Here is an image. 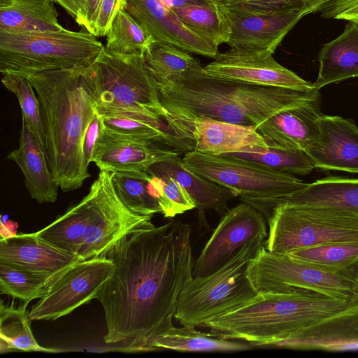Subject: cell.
Listing matches in <instances>:
<instances>
[{
  "label": "cell",
  "instance_id": "cell-6",
  "mask_svg": "<svg viewBox=\"0 0 358 358\" xmlns=\"http://www.w3.org/2000/svg\"><path fill=\"white\" fill-rule=\"evenodd\" d=\"M103 47L84 28L79 31L0 30V72L27 77L52 69L88 66Z\"/></svg>",
  "mask_w": 358,
  "mask_h": 358
},
{
  "label": "cell",
  "instance_id": "cell-21",
  "mask_svg": "<svg viewBox=\"0 0 358 358\" xmlns=\"http://www.w3.org/2000/svg\"><path fill=\"white\" fill-rule=\"evenodd\" d=\"M80 257L50 244L36 233L18 234L0 241V262L33 272L62 275Z\"/></svg>",
  "mask_w": 358,
  "mask_h": 358
},
{
  "label": "cell",
  "instance_id": "cell-40",
  "mask_svg": "<svg viewBox=\"0 0 358 358\" xmlns=\"http://www.w3.org/2000/svg\"><path fill=\"white\" fill-rule=\"evenodd\" d=\"M125 0H101L94 17L92 34L95 36L106 35L118 12L124 8Z\"/></svg>",
  "mask_w": 358,
  "mask_h": 358
},
{
  "label": "cell",
  "instance_id": "cell-35",
  "mask_svg": "<svg viewBox=\"0 0 358 358\" xmlns=\"http://www.w3.org/2000/svg\"><path fill=\"white\" fill-rule=\"evenodd\" d=\"M62 275L41 274L0 262V292L29 303L43 297Z\"/></svg>",
  "mask_w": 358,
  "mask_h": 358
},
{
  "label": "cell",
  "instance_id": "cell-26",
  "mask_svg": "<svg viewBox=\"0 0 358 358\" xmlns=\"http://www.w3.org/2000/svg\"><path fill=\"white\" fill-rule=\"evenodd\" d=\"M348 22L343 33L320 50L319 72L313 83L317 89L358 76V22Z\"/></svg>",
  "mask_w": 358,
  "mask_h": 358
},
{
  "label": "cell",
  "instance_id": "cell-16",
  "mask_svg": "<svg viewBox=\"0 0 358 358\" xmlns=\"http://www.w3.org/2000/svg\"><path fill=\"white\" fill-rule=\"evenodd\" d=\"M124 9L155 41L213 59L220 53L217 45L189 29L159 0H125Z\"/></svg>",
  "mask_w": 358,
  "mask_h": 358
},
{
  "label": "cell",
  "instance_id": "cell-23",
  "mask_svg": "<svg viewBox=\"0 0 358 358\" xmlns=\"http://www.w3.org/2000/svg\"><path fill=\"white\" fill-rule=\"evenodd\" d=\"M180 154L150 165L145 171L152 176H171L190 194L199 211V224L208 227L205 211L215 210L221 215L229 210V200L238 197L236 192L203 178L186 169Z\"/></svg>",
  "mask_w": 358,
  "mask_h": 358
},
{
  "label": "cell",
  "instance_id": "cell-27",
  "mask_svg": "<svg viewBox=\"0 0 358 358\" xmlns=\"http://www.w3.org/2000/svg\"><path fill=\"white\" fill-rule=\"evenodd\" d=\"M64 27L52 0H0V30L57 31Z\"/></svg>",
  "mask_w": 358,
  "mask_h": 358
},
{
  "label": "cell",
  "instance_id": "cell-29",
  "mask_svg": "<svg viewBox=\"0 0 358 358\" xmlns=\"http://www.w3.org/2000/svg\"><path fill=\"white\" fill-rule=\"evenodd\" d=\"M152 351L170 349L189 352H234L250 349L249 345L197 331L194 327L174 326L158 336L152 343Z\"/></svg>",
  "mask_w": 358,
  "mask_h": 358
},
{
  "label": "cell",
  "instance_id": "cell-4",
  "mask_svg": "<svg viewBox=\"0 0 358 358\" xmlns=\"http://www.w3.org/2000/svg\"><path fill=\"white\" fill-rule=\"evenodd\" d=\"M350 301L315 292L257 293L242 306L217 316L201 327L216 336L269 346L350 306Z\"/></svg>",
  "mask_w": 358,
  "mask_h": 358
},
{
  "label": "cell",
  "instance_id": "cell-31",
  "mask_svg": "<svg viewBox=\"0 0 358 358\" xmlns=\"http://www.w3.org/2000/svg\"><path fill=\"white\" fill-rule=\"evenodd\" d=\"M112 180L120 200L133 213L142 215L162 213L152 176L146 171L112 172Z\"/></svg>",
  "mask_w": 358,
  "mask_h": 358
},
{
  "label": "cell",
  "instance_id": "cell-11",
  "mask_svg": "<svg viewBox=\"0 0 358 358\" xmlns=\"http://www.w3.org/2000/svg\"><path fill=\"white\" fill-rule=\"evenodd\" d=\"M182 160L190 171L234 190L238 196H283L300 190L306 185L292 174L196 150L185 153Z\"/></svg>",
  "mask_w": 358,
  "mask_h": 358
},
{
  "label": "cell",
  "instance_id": "cell-20",
  "mask_svg": "<svg viewBox=\"0 0 358 358\" xmlns=\"http://www.w3.org/2000/svg\"><path fill=\"white\" fill-rule=\"evenodd\" d=\"M320 99L272 115L256 129L269 146L306 151L320 136Z\"/></svg>",
  "mask_w": 358,
  "mask_h": 358
},
{
  "label": "cell",
  "instance_id": "cell-14",
  "mask_svg": "<svg viewBox=\"0 0 358 358\" xmlns=\"http://www.w3.org/2000/svg\"><path fill=\"white\" fill-rule=\"evenodd\" d=\"M266 50L230 48L219 53L203 67L213 78L269 87L308 90L315 88L291 70L280 64Z\"/></svg>",
  "mask_w": 358,
  "mask_h": 358
},
{
  "label": "cell",
  "instance_id": "cell-18",
  "mask_svg": "<svg viewBox=\"0 0 358 358\" xmlns=\"http://www.w3.org/2000/svg\"><path fill=\"white\" fill-rule=\"evenodd\" d=\"M318 140L306 152L315 167L358 173V127L350 120L322 114Z\"/></svg>",
  "mask_w": 358,
  "mask_h": 358
},
{
  "label": "cell",
  "instance_id": "cell-39",
  "mask_svg": "<svg viewBox=\"0 0 358 358\" xmlns=\"http://www.w3.org/2000/svg\"><path fill=\"white\" fill-rule=\"evenodd\" d=\"M156 177V176H155ZM163 189L158 202L165 217H173L196 208L194 199L187 191L173 177L162 176Z\"/></svg>",
  "mask_w": 358,
  "mask_h": 358
},
{
  "label": "cell",
  "instance_id": "cell-42",
  "mask_svg": "<svg viewBox=\"0 0 358 358\" xmlns=\"http://www.w3.org/2000/svg\"><path fill=\"white\" fill-rule=\"evenodd\" d=\"M255 2L278 6L303 7L305 15L320 11L334 0H252Z\"/></svg>",
  "mask_w": 358,
  "mask_h": 358
},
{
  "label": "cell",
  "instance_id": "cell-12",
  "mask_svg": "<svg viewBox=\"0 0 358 358\" xmlns=\"http://www.w3.org/2000/svg\"><path fill=\"white\" fill-rule=\"evenodd\" d=\"M114 269L106 256L78 262L51 286L48 292L31 306V320H54L69 315L96 299Z\"/></svg>",
  "mask_w": 358,
  "mask_h": 358
},
{
  "label": "cell",
  "instance_id": "cell-30",
  "mask_svg": "<svg viewBox=\"0 0 358 358\" xmlns=\"http://www.w3.org/2000/svg\"><path fill=\"white\" fill-rule=\"evenodd\" d=\"M287 255L296 260L353 280L358 267V241L322 244L301 248Z\"/></svg>",
  "mask_w": 358,
  "mask_h": 358
},
{
  "label": "cell",
  "instance_id": "cell-50",
  "mask_svg": "<svg viewBox=\"0 0 358 358\" xmlns=\"http://www.w3.org/2000/svg\"><path fill=\"white\" fill-rule=\"evenodd\" d=\"M353 21L358 22V20H353Z\"/></svg>",
  "mask_w": 358,
  "mask_h": 358
},
{
  "label": "cell",
  "instance_id": "cell-25",
  "mask_svg": "<svg viewBox=\"0 0 358 358\" xmlns=\"http://www.w3.org/2000/svg\"><path fill=\"white\" fill-rule=\"evenodd\" d=\"M7 158L22 171L27 189L38 203H54L57 199L58 185L49 169L45 153L32 133L22 122L19 147Z\"/></svg>",
  "mask_w": 358,
  "mask_h": 358
},
{
  "label": "cell",
  "instance_id": "cell-37",
  "mask_svg": "<svg viewBox=\"0 0 358 358\" xmlns=\"http://www.w3.org/2000/svg\"><path fill=\"white\" fill-rule=\"evenodd\" d=\"M106 36L105 48L118 54L144 53L155 41L124 8L118 10Z\"/></svg>",
  "mask_w": 358,
  "mask_h": 358
},
{
  "label": "cell",
  "instance_id": "cell-22",
  "mask_svg": "<svg viewBox=\"0 0 358 358\" xmlns=\"http://www.w3.org/2000/svg\"><path fill=\"white\" fill-rule=\"evenodd\" d=\"M159 144L119 138L106 131L101 125L92 162L100 171L111 173L145 171L153 163L180 154Z\"/></svg>",
  "mask_w": 358,
  "mask_h": 358
},
{
  "label": "cell",
  "instance_id": "cell-51",
  "mask_svg": "<svg viewBox=\"0 0 358 358\" xmlns=\"http://www.w3.org/2000/svg\"><path fill=\"white\" fill-rule=\"evenodd\" d=\"M228 1V0H227Z\"/></svg>",
  "mask_w": 358,
  "mask_h": 358
},
{
  "label": "cell",
  "instance_id": "cell-49",
  "mask_svg": "<svg viewBox=\"0 0 358 358\" xmlns=\"http://www.w3.org/2000/svg\"><path fill=\"white\" fill-rule=\"evenodd\" d=\"M210 1L217 4H222V3H224V2H226L227 0H210Z\"/></svg>",
  "mask_w": 358,
  "mask_h": 358
},
{
  "label": "cell",
  "instance_id": "cell-3",
  "mask_svg": "<svg viewBox=\"0 0 358 358\" xmlns=\"http://www.w3.org/2000/svg\"><path fill=\"white\" fill-rule=\"evenodd\" d=\"M88 66L52 69L27 76L41 105L48 164L64 192L80 188L90 176L83 145L96 112Z\"/></svg>",
  "mask_w": 358,
  "mask_h": 358
},
{
  "label": "cell",
  "instance_id": "cell-47",
  "mask_svg": "<svg viewBox=\"0 0 358 358\" xmlns=\"http://www.w3.org/2000/svg\"><path fill=\"white\" fill-rule=\"evenodd\" d=\"M54 3L61 6L74 20L76 17L77 12L76 4L78 0H52Z\"/></svg>",
  "mask_w": 358,
  "mask_h": 358
},
{
  "label": "cell",
  "instance_id": "cell-9",
  "mask_svg": "<svg viewBox=\"0 0 358 358\" xmlns=\"http://www.w3.org/2000/svg\"><path fill=\"white\" fill-rule=\"evenodd\" d=\"M248 277L257 293L315 292L351 302L353 280L296 260L287 254L269 252L264 245L250 261Z\"/></svg>",
  "mask_w": 358,
  "mask_h": 358
},
{
  "label": "cell",
  "instance_id": "cell-46",
  "mask_svg": "<svg viewBox=\"0 0 358 358\" xmlns=\"http://www.w3.org/2000/svg\"><path fill=\"white\" fill-rule=\"evenodd\" d=\"M334 18L348 21L358 20V3L338 13Z\"/></svg>",
  "mask_w": 358,
  "mask_h": 358
},
{
  "label": "cell",
  "instance_id": "cell-24",
  "mask_svg": "<svg viewBox=\"0 0 358 358\" xmlns=\"http://www.w3.org/2000/svg\"><path fill=\"white\" fill-rule=\"evenodd\" d=\"M190 130L196 151L209 155L248 152L251 145L268 147L254 127L236 124L208 117L194 120Z\"/></svg>",
  "mask_w": 358,
  "mask_h": 358
},
{
  "label": "cell",
  "instance_id": "cell-34",
  "mask_svg": "<svg viewBox=\"0 0 358 358\" xmlns=\"http://www.w3.org/2000/svg\"><path fill=\"white\" fill-rule=\"evenodd\" d=\"M143 56L158 84L171 81L185 72L202 67L199 60L189 52L155 41L144 52Z\"/></svg>",
  "mask_w": 358,
  "mask_h": 358
},
{
  "label": "cell",
  "instance_id": "cell-28",
  "mask_svg": "<svg viewBox=\"0 0 358 358\" xmlns=\"http://www.w3.org/2000/svg\"><path fill=\"white\" fill-rule=\"evenodd\" d=\"M90 213V199L87 194L79 203L70 208L64 214L36 233L41 238L55 247L78 257V254L81 247Z\"/></svg>",
  "mask_w": 358,
  "mask_h": 358
},
{
  "label": "cell",
  "instance_id": "cell-19",
  "mask_svg": "<svg viewBox=\"0 0 358 358\" xmlns=\"http://www.w3.org/2000/svg\"><path fill=\"white\" fill-rule=\"evenodd\" d=\"M238 199L255 208L265 218L282 204L328 206L358 213V178L330 176L306 183L303 188L287 195Z\"/></svg>",
  "mask_w": 358,
  "mask_h": 358
},
{
  "label": "cell",
  "instance_id": "cell-1",
  "mask_svg": "<svg viewBox=\"0 0 358 358\" xmlns=\"http://www.w3.org/2000/svg\"><path fill=\"white\" fill-rule=\"evenodd\" d=\"M189 224L171 221L122 238L104 255L114 269L96 299L104 310V343L126 352L152 351L172 327L178 297L194 266Z\"/></svg>",
  "mask_w": 358,
  "mask_h": 358
},
{
  "label": "cell",
  "instance_id": "cell-5",
  "mask_svg": "<svg viewBox=\"0 0 358 358\" xmlns=\"http://www.w3.org/2000/svg\"><path fill=\"white\" fill-rule=\"evenodd\" d=\"M88 68L99 115H134L166 120L158 83L143 53H113L103 47Z\"/></svg>",
  "mask_w": 358,
  "mask_h": 358
},
{
  "label": "cell",
  "instance_id": "cell-33",
  "mask_svg": "<svg viewBox=\"0 0 358 358\" xmlns=\"http://www.w3.org/2000/svg\"><path fill=\"white\" fill-rule=\"evenodd\" d=\"M27 303L15 307L13 304L0 305V338L6 349L24 352H55V349L41 346L35 339L31 329L29 311Z\"/></svg>",
  "mask_w": 358,
  "mask_h": 358
},
{
  "label": "cell",
  "instance_id": "cell-32",
  "mask_svg": "<svg viewBox=\"0 0 358 358\" xmlns=\"http://www.w3.org/2000/svg\"><path fill=\"white\" fill-rule=\"evenodd\" d=\"M219 156L250 162L260 167L292 175H306L315 168L306 152L298 149L268 145L259 152H234Z\"/></svg>",
  "mask_w": 358,
  "mask_h": 358
},
{
  "label": "cell",
  "instance_id": "cell-44",
  "mask_svg": "<svg viewBox=\"0 0 358 358\" xmlns=\"http://www.w3.org/2000/svg\"><path fill=\"white\" fill-rule=\"evenodd\" d=\"M358 3V0H334L320 10L325 18H334L338 13Z\"/></svg>",
  "mask_w": 358,
  "mask_h": 358
},
{
  "label": "cell",
  "instance_id": "cell-7",
  "mask_svg": "<svg viewBox=\"0 0 358 358\" xmlns=\"http://www.w3.org/2000/svg\"><path fill=\"white\" fill-rule=\"evenodd\" d=\"M259 236L212 274L193 278L180 292L174 317L182 326L201 327L206 322L240 308L257 294L248 277L250 261L265 243Z\"/></svg>",
  "mask_w": 358,
  "mask_h": 358
},
{
  "label": "cell",
  "instance_id": "cell-36",
  "mask_svg": "<svg viewBox=\"0 0 358 358\" xmlns=\"http://www.w3.org/2000/svg\"><path fill=\"white\" fill-rule=\"evenodd\" d=\"M172 10L189 29L217 47L228 42L229 25L220 4L190 6Z\"/></svg>",
  "mask_w": 358,
  "mask_h": 358
},
{
  "label": "cell",
  "instance_id": "cell-10",
  "mask_svg": "<svg viewBox=\"0 0 358 358\" xmlns=\"http://www.w3.org/2000/svg\"><path fill=\"white\" fill-rule=\"evenodd\" d=\"M88 194L91 213L78 254L82 261L104 256L128 234L155 226L151 221L153 215L134 213L122 203L111 172L100 171Z\"/></svg>",
  "mask_w": 358,
  "mask_h": 358
},
{
  "label": "cell",
  "instance_id": "cell-48",
  "mask_svg": "<svg viewBox=\"0 0 358 358\" xmlns=\"http://www.w3.org/2000/svg\"><path fill=\"white\" fill-rule=\"evenodd\" d=\"M352 304L358 305V267L355 271V276L353 278L352 285V298L351 300Z\"/></svg>",
  "mask_w": 358,
  "mask_h": 358
},
{
  "label": "cell",
  "instance_id": "cell-13",
  "mask_svg": "<svg viewBox=\"0 0 358 358\" xmlns=\"http://www.w3.org/2000/svg\"><path fill=\"white\" fill-rule=\"evenodd\" d=\"M266 221L261 212L244 202L229 209L195 260L193 278L212 274L254 239L266 238Z\"/></svg>",
  "mask_w": 358,
  "mask_h": 358
},
{
  "label": "cell",
  "instance_id": "cell-38",
  "mask_svg": "<svg viewBox=\"0 0 358 358\" xmlns=\"http://www.w3.org/2000/svg\"><path fill=\"white\" fill-rule=\"evenodd\" d=\"M4 87L17 97L20 106L22 122L34 136L45 151V136L40 102L28 78L19 75H3Z\"/></svg>",
  "mask_w": 358,
  "mask_h": 358
},
{
  "label": "cell",
  "instance_id": "cell-8",
  "mask_svg": "<svg viewBox=\"0 0 358 358\" xmlns=\"http://www.w3.org/2000/svg\"><path fill=\"white\" fill-rule=\"evenodd\" d=\"M264 246L269 252L289 254L315 245L358 241V213L328 206L282 204L266 218Z\"/></svg>",
  "mask_w": 358,
  "mask_h": 358
},
{
  "label": "cell",
  "instance_id": "cell-15",
  "mask_svg": "<svg viewBox=\"0 0 358 358\" xmlns=\"http://www.w3.org/2000/svg\"><path fill=\"white\" fill-rule=\"evenodd\" d=\"M229 25L230 48L274 53L285 36L306 15L301 8L257 11L227 1L220 4Z\"/></svg>",
  "mask_w": 358,
  "mask_h": 358
},
{
  "label": "cell",
  "instance_id": "cell-17",
  "mask_svg": "<svg viewBox=\"0 0 358 358\" xmlns=\"http://www.w3.org/2000/svg\"><path fill=\"white\" fill-rule=\"evenodd\" d=\"M269 346L300 350H358V305L352 303Z\"/></svg>",
  "mask_w": 358,
  "mask_h": 358
},
{
  "label": "cell",
  "instance_id": "cell-41",
  "mask_svg": "<svg viewBox=\"0 0 358 358\" xmlns=\"http://www.w3.org/2000/svg\"><path fill=\"white\" fill-rule=\"evenodd\" d=\"M101 0H78L76 4V22L92 33L93 23Z\"/></svg>",
  "mask_w": 358,
  "mask_h": 358
},
{
  "label": "cell",
  "instance_id": "cell-43",
  "mask_svg": "<svg viewBox=\"0 0 358 358\" xmlns=\"http://www.w3.org/2000/svg\"><path fill=\"white\" fill-rule=\"evenodd\" d=\"M101 125L100 116L96 113L88 126L83 140V155L87 166L92 162L94 150L100 134Z\"/></svg>",
  "mask_w": 358,
  "mask_h": 358
},
{
  "label": "cell",
  "instance_id": "cell-2",
  "mask_svg": "<svg viewBox=\"0 0 358 358\" xmlns=\"http://www.w3.org/2000/svg\"><path fill=\"white\" fill-rule=\"evenodd\" d=\"M158 85L167 121L192 138L190 126L199 117L256 128L281 110L321 98L316 87L301 90L225 80L207 75L203 67Z\"/></svg>",
  "mask_w": 358,
  "mask_h": 358
},
{
  "label": "cell",
  "instance_id": "cell-45",
  "mask_svg": "<svg viewBox=\"0 0 358 358\" xmlns=\"http://www.w3.org/2000/svg\"><path fill=\"white\" fill-rule=\"evenodd\" d=\"M171 9L190 6H205L217 4L210 0H159Z\"/></svg>",
  "mask_w": 358,
  "mask_h": 358
}]
</instances>
